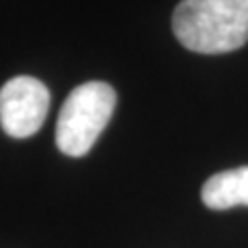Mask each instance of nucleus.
Returning a JSON list of instances; mask_svg holds the SVG:
<instances>
[{"label": "nucleus", "instance_id": "nucleus-1", "mask_svg": "<svg viewBox=\"0 0 248 248\" xmlns=\"http://www.w3.org/2000/svg\"><path fill=\"white\" fill-rule=\"evenodd\" d=\"M172 29L190 52H234L248 42V0H182Z\"/></svg>", "mask_w": 248, "mask_h": 248}, {"label": "nucleus", "instance_id": "nucleus-3", "mask_svg": "<svg viewBox=\"0 0 248 248\" xmlns=\"http://www.w3.org/2000/svg\"><path fill=\"white\" fill-rule=\"evenodd\" d=\"M50 108L48 87L33 77H15L0 89V124L13 139H27L42 128Z\"/></svg>", "mask_w": 248, "mask_h": 248}, {"label": "nucleus", "instance_id": "nucleus-2", "mask_svg": "<svg viewBox=\"0 0 248 248\" xmlns=\"http://www.w3.org/2000/svg\"><path fill=\"white\" fill-rule=\"evenodd\" d=\"M116 108V91L104 81L75 87L60 108L56 145L68 157H83L110 122Z\"/></svg>", "mask_w": 248, "mask_h": 248}, {"label": "nucleus", "instance_id": "nucleus-4", "mask_svg": "<svg viewBox=\"0 0 248 248\" xmlns=\"http://www.w3.org/2000/svg\"><path fill=\"white\" fill-rule=\"evenodd\" d=\"M201 199L215 211H226L240 205L248 207V166L213 174L203 184Z\"/></svg>", "mask_w": 248, "mask_h": 248}]
</instances>
